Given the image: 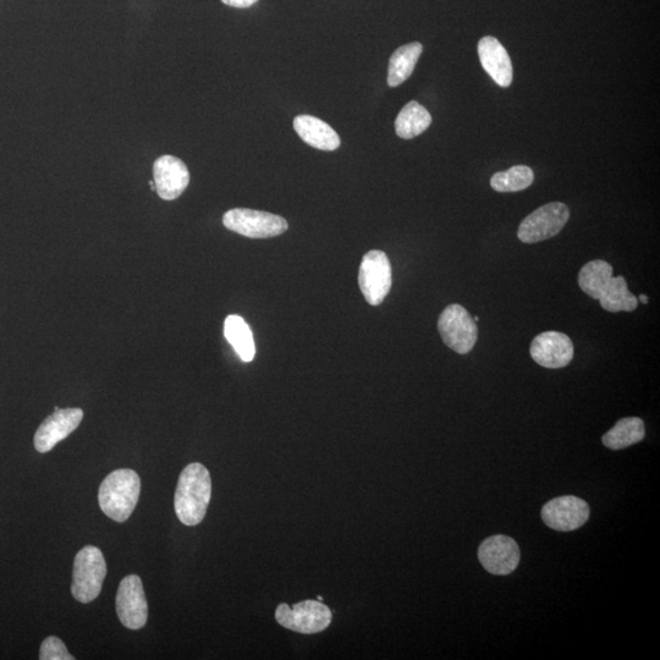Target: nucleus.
Listing matches in <instances>:
<instances>
[{
    "label": "nucleus",
    "instance_id": "f257e3e1",
    "mask_svg": "<svg viewBox=\"0 0 660 660\" xmlns=\"http://www.w3.org/2000/svg\"><path fill=\"white\" fill-rule=\"evenodd\" d=\"M212 497V480L200 462L187 465L179 477L174 508L176 516L186 526L201 524Z\"/></svg>",
    "mask_w": 660,
    "mask_h": 660
},
{
    "label": "nucleus",
    "instance_id": "f03ea898",
    "mask_svg": "<svg viewBox=\"0 0 660 660\" xmlns=\"http://www.w3.org/2000/svg\"><path fill=\"white\" fill-rule=\"evenodd\" d=\"M140 493V476L134 470H117L104 478L99 487V506L110 519L125 522L134 513Z\"/></svg>",
    "mask_w": 660,
    "mask_h": 660
},
{
    "label": "nucleus",
    "instance_id": "7ed1b4c3",
    "mask_svg": "<svg viewBox=\"0 0 660 660\" xmlns=\"http://www.w3.org/2000/svg\"><path fill=\"white\" fill-rule=\"evenodd\" d=\"M107 575V564L101 549L86 546L76 554L73 571V593L76 601L91 603L101 594L104 579Z\"/></svg>",
    "mask_w": 660,
    "mask_h": 660
},
{
    "label": "nucleus",
    "instance_id": "20e7f679",
    "mask_svg": "<svg viewBox=\"0 0 660 660\" xmlns=\"http://www.w3.org/2000/svg\"><path fill=\"white\" fill-rule=\"evenodd\" d=\"M275 619L285 629L302 635H313L326 630L332 623V612L326 604L307 599L293 607L285 603L278 605Z\"/></svg>",
    "mask_w": 660,
    "mask_h": 660
},
{
    "label": "nucleus",
    "instance_id": "39448f33",
    "mask_svg": "<svg viewBox=\"0 0 660 660\" xmlns=\"http://www.w3.org/2000/svg\"><path fill=\"white\" fill-rule=\"evenodd\" d=\"M223 224L234 233L251 239L274 238L289 228L283 217L247 208L230 209L224 214Z\"/></svg>",
    "mask_w": 660,
    "mask_h": 660
},
{
    "label": "nucleus",
    "instance_id": "423d86ee",
    "mask_svg": "<svg viewBox=\"0 0 660 660\" xmlns=\"http://www.w3.org/2000/svg\"><path fill=\"white\" fill-rule=\"evenodd\" d=\"M438 330L444 344L460 355L469 354L476 345L477 324L461 305L453 304L445 308L439 317Z\"/></svg>",
    "mask_w": 660,
    "mask_h": 660
},
{
    "label": "nucleus",
    "instance_id": "0eeeda50",
    "mask_svg": "<svg viewBox=\"0 0 660 660\" xmlns=\"http://www.w3.org/2000/svg\"><path fill=\"white\" fill-rule=\"evenodd\" d=\"M569 218L570 211L565 203H548L522 220L517 230V238L525 244H536L554 238L565 227Z\"/></svg>",
    "mask_w": 660,
    "mask_h": 660
},
{
    "label": "nucleus",
    "instance_id": "6e6552de",
    "mask_svg": "<svg viewBox=\"0 0 660 660\" xmlns=\"http://www.w3.org/2000/svg\"><path fill=\"white\" fill-rule=\"evenodd\" d=\"M392 266L383 251L372 250L362 258L359 286L368 304L379 306L392 289Z\"/></svg>",
    "mask_w": 660,
    "mask_h": 660
},
{
    "label": "nucleus",
    "instance_id": "1a4fd4ad",
    "mask_svg": "<svg viewBox=\"0 0 660 660\" xmlns=\"http://www.w3.org/2000/svg\"><path fill=\"white\" fill-rule=\"evenodd\" d=\"M115 607L120 623L130 630H140L148 619V604L142 581L137 575L120 582Z\"/></svg>",
    "mask_w": 660,
    "mask_h": 660
},
{
    "label": "nucleus",
    "instance_id": "9d476101",
    "mask_svg": "<svg viewBox=\"0 0 660 660\" xmlns=\"http://www.w3.org/2000/svg\"><path fill=\"white\" fill-rule=\"evenodd\" d=\"M542 520L552 530L569 532L585 525L590 517V506L574 495L550 500L542 509Z\"/></svg>",
    "mask_w": 660,
    "mask_h": 660
},
{
    "label": "nucleus",
    "instance_id": "9b49d317",
    "mask_svg": "<svg viewBox=\"0 0 660 660\" xmlns=\"http://www.w3.org/2000/svg\"><path fill=\"white\" fill-rule=\"evenodd\" d=\"M483 568L493 575H510L519 566L520 548L513 538L498 535L489 537L478 548Z\"/></svg>",
    "mask_w": 660,
    "mask_h": 660
},
{
    "label": "nucleus",
    "instance_id": "f8f14e48",
    "mask_svg": "<svg viewBox=\"0 0 660 660\" xmlns=\"http://www.w3.org/2000/svg\"><path fill=\"white\" fill-rule=\"evenodd\" d=\"M530 354L539 366L558 370L574 359V344L568 335L550 330L533 339Z\"/></svg>",
    "mask_w": 660,
    "mask_h": 660
},
{
    "label": "nucleus",
    "instance_id": "ddd939ff",
    "mask_svg": "<svg viewBox=\"0 0 660 660\" xmlns=\"http://www.w3.org/2000/svg\"><path fill=\"white\" fill-rule=\"evenodd\" d=\"M84 418L81 409H63L54 411L41 423L35 434V448L38 453H48L55 445L68 438Z\"/></svg>",
    "mask_w": 660,
    "mask_h": 660
},
{
    "label": "nucleus",
    "instance_id": "4468645a",
    "mask_svg": "<svg viewBox=\"0 0 660 660\" xmlns=\"http://www.w3.org/2000/svg\"><path fill=\"white\" fill-rule=\"evenodd\" d=\"M153 176L157 194L165 201L176 200L190 183L189 169L174 156L158 158L153 165Z\"/></svg>",
    "mask_w": 660,
    "mask_h": 660
},
{
    "label": "nucleus",
    "instance_id": "2eb2a0df",
    "mask_svg": "<svg viewBox=\"0 0 660 660\" xmlns=\"http://www.w3.org/2000/svg\"><path fill=\"white\" fill-rule=\"evenodd\" d=\"M478 55L486 73L492 77L495 84L500 87H509L513 82V64L508 52L497 38L483 37L478 42Z\"/></svg>",
    "mask_w": 660,
    "mask_h": 660
},
{
    "label": "nucleus",
    "instance_id": "dca6fc26",
    "mask_svg": "<svg viewBox=\"0 0 660 660\" xmlns=\"http://www.w3.org/2000/svg\"><path fill=\"white\" fill-rule=\"evenodd\" d=\"M297 135L307 145L321 151H335L340 146V137L330 125L312 115H299L294 119Z\"/></svg>",
    "mask_w": 660,
    "mask_h": 660
},
{
    "label": "nucleus",
    "instance_id": "f3484780",
    "mask_svg": "<svg viewBox=\"0 0 660 660\" xmlns=\"http://www.w3.org/2000/svg\"><path fill=\"white\" fill-rule=\"evenodd\" d=\"M423 51L420 42H412L396 49L389 60L388 85L398 87L414 73Z\"/></svg>",
    "mask_w": 660,
    "mask_h": 660
},
{
    "label": "nucleus",
    "instance_id": "a211bd4d",
    "mask_svg": "<svg viewBox=\"0 0 660 660\" xmlns=\"http://www.w3.org/2000/svg\"><path fill=\"white\" fill-rule=\"evenodd\" d=\"M645 436V422L641 418L625 417L604 434L602 442L610 450H621L640 443Z\"/></svg>",
    "mask_w": 660,
    "mask_h": 660
},
{
    "label": "nucleus",
    "instance_id": "6ab92c4d",
    "mask_svg": "<svg viewBox=\"0 0 660 660\" xmlns=\"http://www.w3.org/2000/svg\"><path fill=\"white\" fill-rule=\"evenodd\" d=\"M432 124L431 114L420 103L412 101L401 109L395 120L396 135L404 140H411L423 134Z\"/></svg>",
    "mask_w": 660,
    "mask_h": 660
},
{
    "label": "nucleus",
    "instance_id": "aec40b11",
    "mask_svg": "<svg viewBox=\"0 0 660 660\" xmlns=\"http://www.w3.org/2000/svg\"><path fill=\"white\" fill-rule=\"evenodd\" d=\"M224 335L242 361L251 362L255 359V340H253L252 330L244 318L236 315L227 317L224 323Z\"/></svg>",
    "mask_w": 660,
    "mask_h": 660
},
{
    "label": "nucleus",
    "instance_id": "412c9836",
    "mask_svg": "<svg viewBox=\"0 0 660 660\" xmlns=\"http://www.w3.org/2000/svg\"><path fill=\"white\" fill-rule=\"evenodd\" d=\"M613 272L612 264L608 262L594 260L586 263L579 273L581 290L592 299L599 300L610 279L613 278Z\"/></svg>",
    "mask_w": 660,
    "mask_h": 660
},
{
    "label": "nucleus",
    "instance_id": "4be33fe9",
    "mask_svg": "<svg viewBox=\"0 0 660 660\" xmlns=\"http://www.w3.org/2000/svg\"><path fill=\"white\" fill-rule=\"evenodd\" d=\"M599 302L605 311L608 312H632L638 306L637 297L627 288L624 277H613L610 279L607 288L603 291Z\"/></svg>",
    "mask_w": 660,
    "mask_h": 660
},
{
    "label": "nucleus",
    "instance_id": "5701e85b",
    "mask_svg": "<svg viewBox=\"0 0 660 660\" xmlns=\"http://www.w3.org/2000/svg\"><path fill=\"white\" fill-rule=\"evenodd\" d=\"M535 180V174L526 165H515V167L494 174L491 186L498 192H519L530 187Z\"/></svg>",
    "mask_w": 660,
    "mask_h": 660
},
{
    "label": "nucleus",
    "instance_id": "b1692460",
    "mask_svg": "<svg viewBox=\"0 0 660 660\" xmlns=\"http://www.w3.org/2000/svg\"><path fill=\"white\" fill-rule=\"evenodd\" d=\"M41 660H74L64 642L55 636H49L42 642L40 651Z\"/></svg>",
    "mask_w": 660,
    "mask_h": 660
},
{
    "label": "nucleus",
    "instance_id": "393cba45",
    "mask_svg": "<svg viewBox=\"0 0 660 660\" xmlns=\"http://www.w3.org/2000/svg\"><path fill=\"white\" fill-rule=\"evenodd\" d=\"M222 2L229 7L245 9L252 7L258 0H222Z\"/></svg>",
    "mask_w": 660,
    "mask_h": 660
},
{
    "label": "nucleus",
    "instance_id": "a878e982",
    "mask_svg": "<svg viewBox=\"0 0 660 660\" xmlns=\"http://www.w3.org/2000/svg\"><path fill=\"white\" fill-rule=\"evenodd\" d=\"M640 301L642 302V304L646 305V304H648V297L646 295H641L640 296Z\"/></svg>",
    "mask_w": 660,
    "mask_h": 660
},
{
    "label": "nucleus",
    "instance_id": "bb28decb",
    "mask_svg": "<svg viewBox=\"0 0 660 660\" xmlns=\"http://www.w3.org/2000/svg\"><path fill=\"white\" fill-rule=\"evenodd\" d=\"M473 321H475V322L477 323L478 321H480V318H478V317H473Z\"/></svg>",
    "mask_w": 660,
    "mask_h": 660
}]
</instances>
